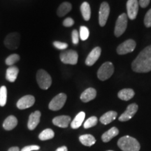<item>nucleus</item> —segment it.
I'll return each mask as SVG.
<instances>
[{"mask_svg": "<svg viewBox=\"0 0 151 151\" xmlns=\"http://www.w3.org/2000/svg\"><path fill=\"white\" fill-rule=\"evenodd\" d=\"M55 151H68L67 148L66 146H62L58 148Z\"/></svg>", "mask_w": 151, "mask_h": 151, "instance_id": "38", "label": "nucleus"}, {"mask_svg": "<svg viewBox=\"0 0 151 151\" xmlns=\"http://www.w3.org/2000/svg\"><path fill=\"white\" fill-rule=\"evenodd\" d=\"M150 0H139V4L142 8H146L150 4Z\"/></svg>", "mask_w": 151, "mask_h": 151, "instance_id": "37", "label": "nucleus"}, {"mask_svg": "<svg viewBox=\"0 0 151 151\" xmlns=\"http://www.w3.org/2000/svg\"><path fill=\"white\" fill-rule=\"evenodd\" d=\"M97 96V91L94 88H89L86 89L85 91L81 94V100L83 102H88V101H92Z\"/></svg>", "mask_w": 151, "mask_h": 151, "instance_id": "17", "label": "nucleus"}, {"mask_svg": "<svg viewBox=\"0 0 151 151\" xmlns=\"http://www.w3.org/2000/svg\"><path fill=\"white\" fill-rule=\"evenodd\" d=\"M8 151H20L18 147H11V148L9 149Z\"/></svg>", "mask_w": 151, "mask_h": 151, "instance_id": "39", "label": "nucleus"}, {"mask_svg": "<svg viewBox=\"0 0 151 151\" xmlns=\"http://www.w3.org/2000/svg\"><path fill=\"white\" fill-rule=\"evenodd\" d=\"M90 32L88 27L86 26H81L80 28V38L82 41H86L88 39Z\"/></svg>", "mask_w": 151, "mask_h": 151, "instance_id": "31", "label": "nucleus"}, {"mask_svg": "<svg viewBox=\"0 0 151 151\" xmlns=\"http://www.w3.org/2000/svg\"><path fill=\"white\" fill-rule=\"evenodd\" d=\"M72 8V6L69 2H63L60 5L57 11V14L59 17H63L66 14L70 12Z\"/></svg>", "mask_w": 151, "mask_h": 151, "instance_id": "24", "label": "nucleus"}, {"mask_svg": "<svg viewBox=\"0 0 151 151\" xmlns=\"http://www.w3.org/2000/svg\"><path fill=\"white\" fill-rule=\"evenodd\" d=\"M40 147L36 146V145H33V146H28L24 147L22 149L21 151H32V150H39Z\"/></svg>", "mask_w": 151, "mask_h": 151, "instance_id": "36", "label": "nucleus"}, {"mask_svg": "<svg viewBox=\"0 0 151 151\" xmlns=\"http://www.w3.org/2000/svg\"><path fill=\"white\" fill-rule=\"evenodd\" d=\"M117 116H118V114L116 111H108L100 118V122L103 124H108L113 121L117 118Z\"/></svg>", "mask_w": 151, "mask_h": 151, "instance_id": "20", "label": "nucleus"}, {"mask_svg": "<svg viewBox=\"0 0 151 151\" xmlns=\"http://www.w3.org/2000/svg\"><path fill=\"white\" fill-rule=\"evenodd\" d=\"M139 1L138 0H128L127 2V16L130 20H134L137 18L139 11Z\"/></svg>", "mask_w": 151, "mask_h": 151, "instance_id": "12", "label": "nucleus"}, {"mask_svg": "<svg viewBox=\"0 0 151 151\" xmlns=\"http://www.w3.org/2000/svg\"><path fill=\"white\" fill-rule=\"evenodd\" d=\"M20 42V35L18 32H11L5 37V46L10 50H16L18 48Z\"/></svg>", "mask_w": 151, "mask_h": 151, "instance_id": "5", "label": "nucleus"}, {"mask_svg": "<svg viewBox=\"0 0 151 151\" xmlns=\"http://www.w3.org/2000/svg\"><path fill=\"white\" fill-rule=\"evenodd\" d=\"M109 13H110V7H109V4L105 1L101 3L99 12V23L100 26L104 27L106 23Z\"/></svg>", "mask_w": 151, "mask_h": 151, "instance_id": "10", "label": "nucleus"}, {"mask_svg": "<svg viewBox=\"0 0 151 151\" xmlns=\"http://www.w3.org/2000/svg\"><path fill=\"white\" fill-rule=\"evenodd\" d=\"M81 11L82 14L83 18L85 20L88 21L90 19L91 17V9H90V6L89 4L85 1L81 6Z\"/></svg>", "mask_w": 151, "mask_h": 151, "instance_id": "26", "label": "nucleus"}, {"mask_svg": "<svg viewBox=\"0 0 151 151\" xmlns=\"http://www.w3.org/2000/svg\"><path fill=\"white\" fill-rule=\"evenodd\" d=\"M144 24L147 27H151V9L146 13L144 18Z\"/></svg>", "mask_w": 151, "mask_h": 151, "instance_id": "32", "label": "nucleus"}, {"mask_svg": "<svg viewBox=\"0 0 151 151\" xmlns=\"http://www.w3.org/2000/svg\"><path fill=\"white\" fill-rule=\"evenodd\" d=\"M114 72V67L110 62H106L104 63L100 67L97 71L98 78L101 81H106L109 79Z\"/></svg>", "mask_w": 151, "mask_h": 151, "instance_id": "4", "label": "nucleus"}, {"mask_svg": "<svg viewBox=\"0 0 151 151\" xmlns=\"http://www.w3.org/2000/svg\"><path fill=\"white\" fill-rule=\"evenodd\" d=\"M35 102V98L32 95H25L20 98L17 102V107L19 109H25L32 106Z\"/></svg>", "mask_w": 151, "mask_h": 151, "instance_id": "13", "label": "nucleus"}, {"mask_svg": "<svg viewBox=\"0 0 151 151\" xmlns=\"http://www.w3.org/2000/svg\"><path fill=\"white\" fill-rule=\"evenodd\" d=\"M41 115V112L39 111H36L35 112L30 114L27 124L28 129L29 130H33L37 127V126L40 122Z\"/></svg>", "mask_w": 151, "mask_h": 151, "instance_id": "15", "label": "nucleus"}, {"mask_svg": "<svg viewBox=\"0 0 151 151\" xmlns=\"http://www.w3.org/2000/svg\"><path fill=\"white\" fill-rule=\"evenodd\" d=\"M67 101V95L65 93H60L51 100L48 105V108L52 111L60 110L64 106Z\"/></svg>", "mask_w": 151, "mask_h": 151, "instance_id": "8", "label": "nucleus"}, {"mask_svg": "<svg viewBox=\"0 0 151 151\" xmlns=\"http://www.w3.org/2000/svg\"><path fill=\"white\" fill-rule=\"evenodd\" d=\"M60 58L62 62L67 65H76L78 62V55L73 50H68L60 53Z\"/></svg>", "mask_w": 151, "mask_h": 151, "instance_id": "6", "label": "nucleus"}, {"mask_svg": "<svg viewBox=\"0 0 151 151\" xmlns=\"http://www.w3.org/2000/svg\"><path fill=\"white\" fill-rule=\"evenodd\" d=\"M79 140L83 145L86 146H92L96 142L95 138L91 134L81 135L79 137Z\"/></svg>", "mask_w": 151, "mask_h": 151, "instance_id": "25", "label": "nucleus"}, {"mask_svg": "<svg viewBox=\"0 0 151 151\" xmlns=\"http://www.w3.org/2000/svg\"><path fill=\"white\" fill-rule=\"evenodd\" d=\"M37 81L39 86L42 90H48L52 84L51 76L46 71L39 69L37 73Z\"/></svg>", "mask_w": 151, "mask_h": 151, "instance_id": "3", "label": "nucleus"}, {"mask_svg": "<svg viewBox=\"0 0 151 151\" xmlns=\"http://www.w3.org/2000/svg\"><path fill=\"white\" fill-rule=\"evenodd\" d=\"M134 71L147 73L151 71V45L141 51L132 64Z\"/></svg>", "mask_w": 151, "mask_h": 151, "instance_id": "1", "label": "nucleus"}, {"mask_svg": "<svg viewBox=\"0 0 151 151\" xmlns=\"http://www.w3.org/2000/svg\"><path fill=\"white\" fill-rule=\"evenodd\" d=\"M134 91L130 88H125V89H122L118 92V97L120 98L121 100L124 101H129L132 98H133L134 96Z\"/></svg>", "mask_w": 151, "mask_h": 151, "instance_id": "22", "label": "nucleus"}, {"mask_svg": "<svg viewBox=\"0 0 151 151\" xmlns=\"http://www.w3.org/2000/svg\"><path fill=\"white\" fill-rule=\"evenodd\" d=\"M98 120L97 118L95 116H92L90 118H88L86 122H84L83 127L86 129H88V128H91L94 126H95L97 124Z\"/></svg>", "mask_w": 151, "mask_h": 151, "instance_id": "29", "label": "nucleus"}, {"mask_svg": "<svg viewBox=\"0 0 151 151\" xmlns=\"http://www.w3.org/2000/svg\"><path fill=\"white\" fill-rule=\"evenodd\" d=\"M19 73V69L18 67H14V66H11L9 67L6 70V78L9 82L14 83L15 81L17 79Z\"/></svg>", "mask_w": 151, "mask_h": 151, "instance_id": "19", "label": "nucleus"}, {"mask_svg": "<svg viewBox=\"0 0 151 151\" xmlns=\"http://www.w3.org/2000/svg\"><path fill=\"white\" fill-rule=\"evenodd\" d=\"M20 56L18 54H13L9 55L8 58L6 59V64L7 65H9L11 67V65H14L16 62H18L20 60Z\"/></svg>", "mask_w": 151, "mask_h": 151, "instance_id": "30", "label": "nucleus"}, {"mask_svg": "<svg viewBox=\"0 0 151 151\" xmlns=\"http://www.w3.org/2000/svg\"><path fill=\"white\" fill-rule=\"evenodd\" d=\"M85 117H86V113L83 111H81L75 117L73 121L71 122V127L72 129H78L82 125L83 122L84 121Z\"/></svg>", "mask_w": 151, "mask_h": 151, "instance_id": "23", "label": "nucleus"}, {"mask_svg": "<svg viewBox=\"0 0 151 151\" xmlns=\"http://www.w3.org/2000/svg\"><path fill=\"white\" fill-rule=\"evenodd\" d=\"M54 136L55 133L51 129H46L41 132L39 136V138L41 141H46L52 139Z\"/></svg>", "mask_w": 151, "mask_h": 151, "instance_id": "27", "label": "nucleus"}, {"mask_svg": "<svg viewBox=\"0 0 151 151\" xmlns=\"http://www.w3.org/2000/svg\"><path fill=\"white\" fill-rule=\"evenodd\" d=\"M7 100V89L6 87L3 86L0 88V106H4Z\"/></svg>", "mask_w": 151, "mask_h": 151, "instance_id": "28", "label": "nucleus"}, {"mask_svg": "<svg viewBox=\"0 0 151 151\" xmlns=\"http://www.w3.org/2000/svg\"><path fill=\"white\" fill-rule=\"evenodd\" d=\"M119 134V130L118 128L113 127L111 128L110 129L108 130L107 132H106L105 133L103 134V135L101 136V139L104 142L106 143L110 141L113 138L116 137Z\"/></svg>", "mask_w": 151, "mask_h": 151, "instance_id": "21", "label": "nucleus"}, {"mask_svg": "<svg viewBox=\"0 0 151 151\" xmlns=\"http://www.w3.org/2000/svg\"><path fill=\"white\" fill-rule=\"evenodd\" d=\"M127 15L126 14H122L118 18L116 27H115V35L116 37H120L127 29Z\"/></svg>", "mask_w": 151, "mask_h": 151, "instance_id": "7", "label": "nucleus"}, {"mask_svg": "<svg viewBox=\"0 0 151 151\" xmlns=\"http://www.w3.org/2000/svg\"><path fill=\"white\" fill-rule=\"evenodd\" d=\"M101 49L99 47H96L92 49V50L90 52L86 60V64L88 66H92L97 61L101 55Z\"/></svg>", "mask_w": 151, "mask_h": 151, "instance_id": "14", "label": "nucleus"}, {"mask_svg": "<svg viewBox=\"0 0 151 151\" xmlns=\"http://www.w3.org/2000/svg\"><path fill=\"white\" fill-rule=\"evenodd\" d=\"M71 37H72V42L73 44H75V45L78 44L79 42V35H78V31H77L76 29L73 30Z\"/></svg>", "mask_w": 151, "mask_h": 151, "instance_id": "34", "label": "nucleus"}, {"mask_svg": "<svg viewBox=\"0 0 151 151\" xmlns=\"http://www.w3.org/2000/svg\"><path fill=\"white\" fill-rule=\"evenodd\" d=\"M53 46L59 50H65L68 47V44L64 42H60V41H54Z\"/></svg>", "mask_w": 151, "mask_h": 151, "instance_id": "33", "label": "nucleus"}, {"mask_svg": "<svg viewBox=\"0 0 151 151\" xmlns=\"http://www.w3.org/2000/svg\"><path fill=\"white\" fill-rule=\"evenodd\" d=\"M119 148L123 151H139L141 146L139 141L130 136H124L118 141Z\"/></svg>", "mask_w": 151, "mask_h": 151, "instance_id": "2", "label": "nucleus"}, {"mask_svg": "<svg viewBox=\"0 0 151 151\" xmlns=\"http://www.w3.org/2000/svg\"><path fill=\"white\" fill-rule=\"evenodd\" d=\"M136 48V42L132 39L124 41L121 44L119 45L117 48V52L119 55H125L132 52Z\"/></svg>", "mask_w": 151, "mask_h": 151, "instance_id": "9", "label": "nucleus"}, {"mask_svg": "<svg viewBox=\"0 0 151 151\" xmlns=\"http://www.w3.org/2000/svg\"><path fill=\"white\" fill-rule=\"evenodd\" d=\"M138 110V105L136 104H131L127 106V109L119 117L118 120L121 122H126L132 118Z\"/></svg>", "mask_w": 151, "mask_h": 151, "instance_id": "11", "label": "nucleus"}, {"mask_svg": "<svg viewBox=\"0 0 151 151\" xmlns=\"http://www.w3.org/2000/svg\"><path fill=\"white\" fill-rule=\"evenodd\" d=\"M18 124V120L14 116H9L6 118L3 123V127L6 130H12Z\"/></svg>", "mask_w": 151, "mask_h": 151, "instance_id": "18", "label": "nucleus"}, {"mask_svg": "<svg viewBox=\"0 0 151 151\" xmlns=\"http://www.w3.org/2000/svg\"><path fill=\"white\" fill-rule=\"evenodd\" d=\"M71 118L68 116H57L52 120V123L59 127L66 128L71 122Z\"/></svg>", "mask_w": 151, "mask_h": 151, "instance_id": "16", "label": "nucleus"}, {"mask_svg": "<svg viewBox=\"0 0 151 151\" xmlns=\"http://www.w3.org/2000/svg\"><path fill=\"white\" fill-rule=\"evenodd\" d=\"M107 151H113V150H107Z\"/></svg>", "mask_w": 151, "mask_h": 151, "instance_id": "40", "label": "nucleus"}, {"mask_svg": "<svg viewBox=\"0 0 151 151\" xmlns=\"http://www.w3.org/2000/svg\"><path fill=\"white\" fill-rule=\"evenodd\" d=\"M74 24V20L71 18H67L63 21V25L65 27H71Z\"/></svg>", "mask_w": 151, "mask_h": 151, "instance_id": "35", "label": "nucleus"}]
</instances>
